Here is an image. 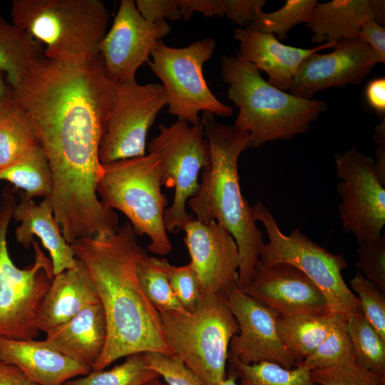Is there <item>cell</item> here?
Returning <instances> with one entry per match:
<instances>
[{
	"mask_svg": "<svg viewBox=\"0 0 385 385\" xmlns=\"http://www.w3.org/2000/svg\"><path fill=\"white\" fill-rule=\"evenodd\" d=\"M178 4L185 21H188L196 11L205 17L225 16L223 0H178Z\"/></svg>",
	"mask_w": 385,
	"mask_h": 385,
	"instance_id": "7bdbcfd3",
	"label": "cell"
},
{
	"mask_svg": "<svg viewBox=\"0 0 385 385\" xmlns=\"http://www.w3.org/2000/svg\"><path fill=\"white\" fill-rule=\"evenodd\" d=\"M141 385H168L165 382H163L160 380H159V377L152 379L149 381H147L146 382L143 383Z\"/></svg>",
	"mask_w": 385,
	"mask_h": 385,
	"instance_id": "f907efd6",
	"label": "cell"
},
{
	"mask_svg": "<svg viewBox=\"0 0 385 385\" xmlns=\"http://www.w3.org/2000/svg\"><path fill=\"white\" fill-rule=\"evenodd\" d=\"M0 180L11 183L25 196L51 197L53 179L48 158L41 146L19 163L0 171Z\"/></svg>",
	"mask_w": 385,
	"mask_h": 385,
	"instance_id": "83f0119b",
	"label": "cell"
},
{
	"mask_svg": "<svg viewBox=\"0 0 385 385\" xmlns=\"http://www.w3.org/2000/svg\"><path fill=\"white\" fill-rule=\"evenodd\" d=\"M160 377L146 361L145 352L126 356L124 362L109 370L91 371L81 378L69 380L66 385H141Z\"/></svg>",
	"mask_w": 385,
	"mask_h": 385,
	"instance_id": "1f68e13d",
	"label": "cell"
},
{
	"mask_svg": "<svg viewBox=\"0 0 385 385\" xmlns=\"http://www.w3.org/2000/svg\"><path fill=\"white\" fill-rule=\"evenodd\" d=\"M337 314L305 313L279 316L276 327L282 344L294 356L296 364L311 354L330 333ZM296 366V365H295Z\"/></svg>",
	"mask_w": 385,
	"mask_h": 385,
	"instance_id": "484cf974",
	"label": "cell"
},
{
	"mask_svg": "<svg viewBox=\"0 0 385 385\" xmlns=\"http://www.w3.org/2000/svg\"><path fill=\"white\" fill-rule=\"evenodd\" d=\"M39 146L30 115L15 101L0 114V171L22 160Z\"/></svg>",
	"mask_w": 385,
	"mask_h": 385,
	"instance_id": "4316f807",
	"label": "cell"
},
{
	"mask_svg": "<svg viewBox=\"0 0 385 385\" xmlns=\"http://www.w3.org/2000/svg\"><path fill=\"white\" fill-rule=\"evenodd\" d=\"M170 32L167 21L144 19L133 0H122L113 25L99 46L107 73L117 83L135 81L140 66L149 62L154 44Z\"/></svg>",
	"mask_w": 385,
	"mask_h": 385,
	"instance_id": "5bb4252c",
	"label": "cell"
},
{
	"mask_svg": "<svg viewBox=\"0 0 385 385\" xmlns=\"http://www.w3.org/2000/svg\"><path fill=\"white\" fill-rule=\"evenodd\" d=\"M333 51L308 56L299 65L290 93L307 100L322 90L361 83L379 63L372 48L359 38L342 39Z\"/></svg>",
	"mask_w": 385,
	"mask_h": 385,
	"instance_id": "2e32d148",
	"label": "cell"
},
{
	"mask_svg": "<svg viewBox=\"0 0 385 385\" xmlns=\"http://www.w3.org/2000/svg\"><path fill=\"white\" fill-rule=\"evenodd\" d=\"M63 385H66V384H63Z\"/></svg>",
	"mask_w": 385,
	"mask_h": 385,
	"instance_id": "816d5d0a",
	"label": "cell"
},
{
	"mask_svg": "<svg viewBox=\"0 0 385 385\" xmlns=\"http://www.w3.org/2000/svg\"><path fill=\"white\" fill-rule=\"evenodd\" d=\"M166 258H142L137 264L136 272L140 285L158 312H188L176 298L170 286Z\"/></svg>",
	"mask_w": 385,
	"mask_h": 385,
	"instance_id": "4dcf8cb0",
	"label": "cell"
},
{
	"mask_svg": "<svg viewBox=\"0 0 385 385\" xmlns=\"http://www.w3.org/2000/svg\"><path fill=\"white\" fill-rule=\"evenodd\" d=\"M15 101L14 89L7 81L4 73L0 71V114Z\"/></svg>",
	"mask_w": 385,
	"mask_h": 385,
	"instance_id": "7dc6e473",
	"label": "cell"
},
{
	"mask_svg": "<svg viewBox=\"0 0 385 385\" xmlns=\"http://www.w3.org/2000/svg\"><path fill=\"white\" fill-rule=\"evenodd\" d=\"M11 22L43 46V56L83 63L99 55L109 13L99 0H14Z\"/></svg>",
	"mask_w": 385,
	"mask_h": 385,
	"instance_id": "5b68a950",
	"label": "cell"
},
{
	"mask_svg": "<svg viewBox=\"0 0 385 385\" xmlns=\"http://www.w3.org/2000/svg\"><path fill=\"white\" fill-rule=\"evenodd\" d=\"M136 237L130 223L125 222L114 234L81 238L71 245L93 279L107 324L106 345L92 371L138 352L174 356L159 314L138 279L137 264L148 254Z\"/></svg>",
	"mask_w": 385,
	"mask_h": 385,
	"instance_id": "7a4b0ae2",
	"label": "cell"
},
{
	"mask_svg": "<svg viewBox=\"0 0 385 385\" xmlns=\"http://www.w3.org/2000/svg\"><path fill=\"white\" fill-rule=\"evenodd\" d=\"M166 105L160 83L141 85L136 80L117 83L101 138V163L144 156L148 130Z\"/></svg>",
	"mask_w": 385,
	"mask_h": 385,
	"instance_id": "7c38bea8",
	"label": "cell"
},
{
	"mask_svg": "<svg viewBox=\"0 0 385 385\" xmlns=\"http://www.w3.org/2000/svg\"><path fill=\"white\" fill-rule=\"evenodd\" d=\"M357 38L368 44L377 56L379 63L385 62V28L374 19L365 22L361 27Z\"/></svg>",
	"mask_w": 385,
	"mask_h": 385,
	"instance_id": "b9f144b4",
	"label": "cell"
},
{
	"mask_svg": "<svg viewBox=\"0 0 385 385\" xmlns=\"http://www.w3.org/2000/svg\"><path fill=\"white\" fill-rule=\"evenodd\" d=\"M97 303L100 300L93 279L86 265L77 259L74 267L54 276L38 310L36 327L46 333Z\"/></svg>",
	"mask_w": 385,
	"mask_h": 385,
	"instance_id": "7402d4cb",
	"label": "cell"
},
{
	"mask_svg": "<svg viewBox=\"0 0 385 385\" xmlns=\"http://www.w3.org/2000/svg\"><path fill=\"white\" fill-rule=\"evenodd\" d=\"M200 120L210 149V165L203 169L199 190L187 205L197 221H215L235 239L240 256L237 287L242 290L252 278L265 244L240 185L238 160L250 148V137L217 121L212 113L204 111Z\"/></svg>",
	"mask_w": 385,
	"mask_h": 385,
	"instance_id": "3957f363",
	"label": "cell"
},
{
	"mask_svg": "<svg viewBox=\"0 0 385 385\" xmlns=\"http://www.w3.org/2000/svg\"><path fill=\"white\" fill-rule=\"evenodd\" d=\"M217 385H239L237 384V378L232 374L228 373L226 378Z\"/></svg>",
	"mask_w": 385,
	"mask_h": 385,
	"instance_id": "681fc988",
	"label": "cell"
},
{
	"mask_svg": "<svg viewBox=\"0 0 385 385\" xmlns=\"http://www.w3.org/2000/svg\"><path fill=\"white\" fill-rule=\"evenodd\" d=\"M317 3V0H287L282 7L274 12L259 11L253 21L245 29L277 34V39L284 40L292 27L307 22Z\"/></svg>",
	"mask_w": 385,
	"mask_h": 385,
	"instance_id": "d6a6232c",
	"label": "cell"
},
{
	"mask_svg": "<svg viewBox=\"0 0 385 385\" xmlns=\"http://www.w3.org/2000/svg\"><path fill=\"white\" fill-rule=\"evenodd\" d=\"M16 203L14 190L5 188L0 197V337L34 339L37 314L54 274L51 260L35 240L32 265L20 269L11 259L6 237Z\"/></svg>",
	"mask_w": 385,
	"mask_h": 385,
	"instance_id": "ba28073f",
	"label": "cell"
},
{
	"mask_svg": "<svg viewBox=\"0 0 385 385\" xmlns=\"http://www.w3.org/2000/svg\"><path fill=\"white\" fill-rule=\"evenodd\" d=\"M254 218L264 226L269 241L262 246L259 260L268 266L287 263L302 270L321 290L330 312L346 319L361 309L359 298L342 274L348 263L342 254H333L312 241L298 228L286 235L272 212L261 202L252 206Z\"/></svg>",
	"mask_w": 385,
	"mask_h": 385,
	"instance_id": "9c48e42d",
	"label": "cell"
},
{
	"mask_svg": "<svg viewBox=\"0 0 385 385\" xmlns=\"http://www.w3.org/2000/svg\"><path fill=\"white\" fill-rule=\"evenodd\" d=\"M350 285L358 294L364 316L385 340V294L380 292L361 272H358L351 279Z\"/></svg>",
	"mask_w": 385,
	"mask_h": 385,
	"instance_id": "d590c367",
	"label": "cell"
},
{
	"mask_svg": "<svg viewBox=\"0 0 385 385\" xmlns=\"http://www.w3.org/2000/svg\"><path fill=\"white\" fill-rule=\"evenodd\" d=\"M45 342L53 349L92 369L107 339V324L101 303L91 304L46 333Z\"/></svg>",
	"mask_w": 385,
	"mask_h": 385,
	"instance_id": "603a6c76",
	"label": "cell"
},
{
	"mask_svg": "<svg viewBox=\"0 0 385 385\" xmlns=\"http://www.w3.org/2000/svg\"><path fill=\"white\" fill-rule=\"evenodd\" d=\"M242 291L282 317L331 313L318 287L302 270L287 263L266 266L258 260L251 281Z\"/></svg>",
	"mask_w": 385,
	"mask_h": 385,
	"instance_id": "ac0fdd59",
	"label": "cell"
},
{
	"mask_svg": "<svg viewBox=\"0 0 385 385\" xmlns=\"http://www.w3.org/2000/svg\"><path fill=\"white\" fill-rule=\"evenodd\" d=\"M356 267L380 292L385 294V235L359 245Z\"/></svg>",
	"mask_w": 385,
	"mask_h": 385,
	"instance_id": "8d00e7d4",
	"label": "cell"
},
{
	"mask_svg": "<svg viewBox=\"0 0 385 385\" xmlns=\"http://www.w3.org/2000/svg\"><path fill=\"white\" fill-rule=\"evenodd\" d=\"M366 101L380 118L385 114V78L380 77L371 81L366 88Z\"/></svg>",
	"mask_w": 385,
	"mask_h": 385,
	"instance_id": "ee69618b",
	"label": "cell"
},
{
	"mask_svg": "<svg viewBox=\"0 0 385 385\" xmlns=\"http://www.w3.org/2000/svg\"><path fill=\"white\" fill-rule=\"evenodd\" d=\"M158 314L173 354L204 385H217L226 378L229 346L239 326L225 295H202L192 312Z\"/></svg>",
	"mask_w": 385,
	"mask_h": 385,
	"instance_id": "8992f818",
	"label": "cell"
},
{
	"mask_svg": "<svg viewBox=\"0 0 385 385\" xmlns=\"http://www.w3.org/2000/svg\"><path fill=\"white\" fill-rule=\"evenodd\" d=\"M220 73L229 85L227 98L239 108L233 126L249 134L250 148L306 133L327 109L324 101L301 98L274 87L238 53L221 56Z\"/></svg>",
	"mask_w": 385,
	"mask_h": 385,
	"instance_id": "277c9868",
	"label": "cell"
},
{
	"mask_svg": "<svg viewBox=\"0 0 385 385\" xmlns=\"http://www.w3.org/2000/svg\"><path fill=\"white\" fill-rule=\"evenodd\" d=\"M168 274L176 298L188 312H192L202 297L198 277L192 265L190 262L179 267L169 264Z\"/></svg>",
	"mask_w": 385,
	"mask_h": 385,
	"instance_id": "74e56055",
	"label": "cell"
},
{
	"mask_svg": "<svg viewBox=\"0 0 385 385\" xmlns=\"http://www.w3.org/2000/svg\"><path fill=\"white\" fill-rule=\"evenodd\" d=\"M148 366L162 376L168 385H204L176 356L145 352Z\"/></svg>",
	"mask_w": 385,
	"mask_h": 385,
	"instance_id": "f35d334b",
	"label": "cell"
},
{
	"mask_svg": "<svg viewBox=\"0 0 385 385\" xmlns=\"http://www.w3.org/2000/svg\"><path fill=\"white\" fill-rule=\"evenodd\" d=\"M369 3L372 9L374 20L378 24L384 26L385 24V1L369 0Z\"/></svg>",
	"mask_w": 385,
	"mask_h": 385,
	"instance_id": "c3c4849f",
	"label": "cell"
},
{
	"mask_svg": "<svg viewBox=\"0 0 385 385\" xmlns=\"http://www.w3.org/2000/svg\"><path fill=\"white\" fill-rule=\"evenodd\" d=\"M135 3L142 17L151 23L175 21L182 17L178 0H136Z\"/></svg>",
	"mask_w": 385,
	"mask_h": 385,
	"instance_id": "ab89813d",
	"label": "cell"
},
{
	"mask_svg": "<svg viewBox=\"0 0 385 385\" xmlns=\"http://www.w3.org/2000/svg\"><path fill=\"white\" fill-rule=\"evenodd\" d=\"M374 138L377 144L374 170L378 180L385 186V118H382L380 123L375 127Z\"/></svg>",
	"mask_w": 385,
	"mask_h": 385,
	"instance_id": "f6af8a7d",
	"label": "cell"
},
{
	"mask_svg": "<svg viewBox=\"0 0 385 385\" xmlns=\"http://www.w3.org/2000/svg\"><path fill=\"white\" fill-rule=\"evenodd\" d=\"M234 38L240 42L239 55L265 72L268 82L285 91L289 90L292 79L301 63L312 53L333 48L335 43H324L312 48L284 45L271 34L236 29Z\"/></svg>",
	"mask_w": 385,
	"mask_h": 385,
	"instance_id": "ffe728a7",
	"label": "cell"
},
{
	"mask_svg": "<svg viewBox=\"0 0 385 385\" xmlns=\"http://www.w3.org/2000/svg\"><path fill=\"white\" fill-rule=\"evenodd\" d=\"M19 195L20 201L16 203L12 216L21 222L14 231L16 241L28 249L32 245L34 236L38 237L50 254L54 276L74 267L77 261L75 252L61 232L54 216L51 198L45 197L36 204L21 191Z\"/></svg>",
	"mask_w": 385,
	"mask_h": 385,
	"instance_id": "44dd1931",
	"label": "cell"
},
{
	"mask_svg": "<svg viewBox=\"0 0 385 385\" xmlns=\"http://www.w3.org/2000/svg\"><path fill=\"white\" fill-rule=\"evenodd\" d=\"M0 385H38L17 366L0 361Z\"/></svg>",
	"mask_w": 385,
	"mask_h": 385,
	"instance_id": "bcb514c9",
	"label": "cell"
},
{
	"mask_svg": "<svg viewBox=\"0 0 385 385\" xmlns=\"http://www.w3.org/2000/svg\"><path fill=\"white\" fill-rule=\"evenodd\" d=\"M239 332L231 339L229 355L246 364L270 361L291 369L294 356L281 342L276 323L279 313L251 297L237 286L225 294Z\"/></svg>",
	"mask_w": 385,
	"mask_h": 385,
	"instance_id": "9a60e30c",
	"label": "cell"
},
{
	"mask_svg": "<svg viewBox=\"0 0 385 385\" xmlns=\"http://www.w3.org/2000/svg\"><path fill=\"white\" fill-rule=\"evenodd\" d=\"M346 327L354 360L364 369L385 376V340L361 309L346 316Z\"/></svg>",
	"mask_w": 385,
	"mask_h": 385,
	"instance_id": "f1b7e54d",
	"label": "cell"
},
{
	"mask_svg": "<svg viewBox=\"0 0 385 385\" xmlns=\"http://www.w3.org/2000/svg\"><path fill=\"white\" fill-rule=\"evenodd\" d=\"M318 385H385V376L367 370L354 359L311 371Z\"/></svg>",
	"mask_w": 385,
	"mask_h": 385,
	"instance_id": "e575fe53",
	"label": "cell"
},
{
	"mask_svg": "<svg viewBox=\"0 0 385 385\" xmlns=\"http://www.w3.org/2000/svg\"><path fill=\"white\" fill-rule=\"evenodd\" d=\"M374 19L369 0H333L317 3L306 23L314 33L313 43H337L357 38L361 26Z\"/></svg>",
	"mask_w": 385,
	"mask_h": 385,
	"instance_id": "cb8c5ba5",
	"label": "cell"
},
{
	"mask_svg": "<svg viewBox=\"0 0 385 385\" xmlns=\"http://www.w3.org/2000/svg\"><path fill=\"white\" fill-rule=\"evenodd\" d=\"M116 86L100 54L83 63H60L43 55L14 89L48 158L54 216L71 245L119 228L118 215L96 192L102 171L100 141Z\"/></svg>",
	"mask_w": 385,
	"mask_h": 385,
	"instance_id": "6da1fadb",
	"label": "cell"
},
{
	"mask_svg": "<svg viewBox=\"0 0 385 385\" xmlns=\"http://www.w3.org/2000/svg\"><path fill=\"white\" fill-rule=\"evenodd\" d=\"M229 372L239 379L240 385H318L311 377V371L300 365L287 369L280 365L261 361L246 364L228 355Z\"/></svg>",
	"mask_w": 385,
	"mask_h": 385,
	"instance_id": "f546056e",
	"label": "cell"
},
{
	"mask_svg": "<svg viewBox=\"0 0 385 385\" xmlns=\"http://www.w3.org/2000/svg\"><path fill=\"white\" fill-rule=\"evenodd\" d=\"M185 244L198 277L202 295H225L237 286L240 256L232 236L215 221L194 219L186 224Z\"/></svg>",
	"mask_w": 385,
	"mask_h": 385,
	"instance_id": "e0dca14e",
	"label": "cell"
},
{
	"mask_svg": "<svg viewBox=\"0 0 385 385\" xmlns=\"http://www.w3.org/2000/svg\"><path fill=\"white\" fill-rule=\"evenodd\" d=\"M216 43L205 38L185 48H173L157 41L149 61L152 71L165 88L168 113L192 125L201 123L200 111L224 118L232 115V107L220 101L209 88L203 75V66L210 61Z\"/></svg>",
	"mask_w": 385,
	"mask_h": 385,
	"instance_id": "30bf717a",
	"label": "cell"
},
{
	"mask_svg": "<svg viewBox=\"0 0 385 385\" xmlns=\"http://www.w3.org/2000/svg\"><path fill=\"white\" fill-rule=\"evenodd\" d=\"M159 133L148 143L149 153L159 155L162 185L174 188L172 205L163 214L166 231L176 233L194 220L188 213V201L196 195L200 170L210 165V149L202 122L197 125L178 120L170 126L160 124Z\"/></svg>",
	"mask_w": 385,
	"mask_h": 385,
	"instance_id": "8fae6325",
	"label": "cell"
},
{
	"mask_svg": "<svg viewBox=\"0 0 385 385\" xmlns=\"http://www.w3.org/2000/svg\"><path fill=\"white\" fill-rule=\"evenodd\" d=\"M162 165L158 154L149 153L102 164L96 192L107 208L117 209L130 220L136 235H147V250L165 256L172 250L163 221L168 199L161 191Z\"/></svg>",
	"mask_w": 385,
	"mask_h": 385,
	"instance_id": "52a82bcc",
	"label": "cell"
},
{
	"mask_svg": "<svg viewBox=\"0 0 385 385\" xmlns=\"http://www.w3.org/2000/svg\"><path fill=\"white\" fill-rule=\"evenodd\" d=\"M265 3V0H223L224 14L230 21L245 29Z\"/></svg>",
	"mask_w": 385,
	"mask_h": 385,
	"instance_id": "60d3db41",
	"label": "cell"
},
{
	"mask_svg": "<svg viewBox=\"0 0 385 385\" xmlns=\"http://www.w3.org/2000/svg\"><path fill=\"white\" fill-rule=\"evenodd\" d=\"M43 53L41 43L0 14V71L14 89Z\"/></svg>",
	"mask_w": 385,
	"mask_h": 385,
	"instance_id": "d4e9b609",
	"label": "cell"
},
{
	"mask_svg": "<svg viewBox=\"0 0 385 385\" xmlns=\"http://www.w3.org/2000/svg\"><path fill=\"white\" fill-rule=\"evenodd\" d=\"M335 163L344 231L354 235L359 245L377 240L385 225V188L374 173V159L352 148L336 154Z\"/></svg>",
	"mask_w": 385,
	"mask_h": 385,
	"instance_id": "4fadbf2b",
	"label": "cell"
},
{
	"mask_svg": "<svg viewBox=\"0 0 385 385\" xmlns=\"http://www.w3.org/2000/svg\"><path fill=\"white\" fill-rule=\"evenodd\" d=\"M0 361L19 368L38 385H63L92 368L49 346L45 341L0 337Z\"/></svg>",
	"mask_w": 385,
	"mask_h": 385,
	"instance_id": "d6986e66",
	"label": "cell"
},
{
	"mask_svg": "<svg viewBox=\"0 0 385 385\" xmlns=\"http://www.w3.org/2000/svg\"><path fill=\"white\" fill-rule=\"evenodd\" d=\"M353 358L351 344L346 332V319L337 314L333 327L327 338L311 354L296 365L312 371Z\"/></svg>",
	"mask_w": 385,
	"mask_h": 385,
	"instance_id": "836d02e7",
	"label": "cell"
}]
</instances>
